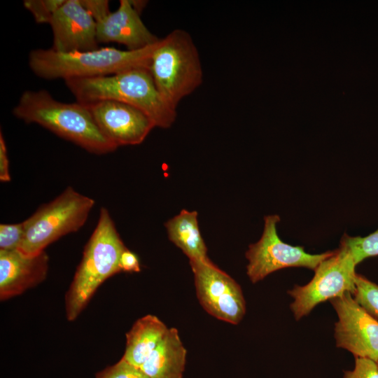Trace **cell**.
I'll use <instances>...</instances> for the list:
<instances>
[{
    "label": "cell",
    "instance_id": "obj_1",
    "mask_svg": "<svg viewBox=\"0 0 378 378\" xmlns=\"http://www.w3.org/2000/svg\"><path fill=\"white\" fill-rule=\"evenodd\" d=\"M27 123H36L90 153L104 155L117 147L100 131L87 106L64 103L46 90H26L13 109Z\"/></svg>",
    "mask_w": 378,
    "mask_h": 378
},
{
    "label": "cell",
    "instance_id": "obj_2",
    "mask_svg": "<svg viewBox=\"0 0 378 378\" xmlns=\"http://www.w3.org/2000/svg\"><path fill=\"white\" fill-rule=\"evenodd\" d=\"M64 81L78 102L112 100L125 103L144 112L155 127L169 128L176 120V109L160 95L149 69L137 68L109 76Z\"/></svg>",
    "mask_w": 378,
    "mask_h": 378
},
{
    "label": "cell",
    "instance_id": "obj_3",
    "mask_svg": "<svg viewBox=\"0 0 378 378\" xmlns=\"http://www.w3.org/2000/svg\"><path fill=\"white\" fill-rule=\"evenodd\" d=\"M158 41L136 50L112 47L71 52H59L52 48L35 49L29 55L28 64L36 76L48 80L90 78L137 68L150 69Z\"/></svg>",
    "mask_w": 378,
    "mask_h": 378
},
{
    "label": "cell",
    "instance_id": "obj_4",
    "mask_svg": "<svg viewBox=\"0 0 378 378\" xmlns=\"http://www.w3.org/2000/svg\"><path fill=\"white\" fill-rule=\"evenodd\" d=\"M126 248L109 211L102 207L97 225L65 295L68 321L77 318L106 279L122 272L120 259Z\"/></svg>",
    "mask_w": 378,
    "mask_h": 378
},
{
    "label": "cell",
    "instance_id": "obj_5",
    "mask_svg": "<svg viewBox=\"0 0 378 378\" xmlns=\"http://www.w3.org/2000/svg\"><path fill=\"white\" fill-rule=\"evenodd\" d=\"M150 71L160 95L176 109L178 103L202 83L200 54L190 34L176 29L160 38Z\"/></svg>",
    "mask_w": 378,
    "mask_h": 378
},
{
    "label": "cell",
    "instance_id": "obj_6",
    "mask_svg": "<svg viewBox=\"0 0 378 378\" xmlns=\"http://www.w3.org/2000/svg\"><path fill=\"white\" fill-rule=\"evenodd\" d=\"M94 203L92 198L67 187L24 220V234L18 251L24 255H36L62 237L77 232L85 223Z\"/></svg>",
    "mask_w": 378,
    "mask_h": 378
},
{
    "label": "cell",
    "instance_id": "obj_7",
    "mask_svg": "<svg viewBox=\"0 0 378 378\" xmlns=\"http://www.w3.org/2000/svg\"><path fill=\"white\" fill-rule=\"evenodd\" d=\"M356 264L349 250L340 244L314 270L312 280L288 290L293 299L290 308L296 320L308 315L318 304L356 290Z\"/></svg>",
    "mask_w": 378,
    "mask_h": 378
},
{
    "label": "cell",
    "instance_id": "obj_8",
    "mask_svg": "<svg viewBox=\"0 0 378 378\" xmlns=\"http://www.w3.org/2000/svg\"><path fill=\"white\" fill-rule=\"evenodd\" d=\"M279 221L280 216L278 215L265 216L260 239L250 244L245 253L248 260L246 274L253 284L284 268L306 267L314 271L323 260L334 252L328 251L320 254H311L307 253L302 246H295L284 242L276 230Z\"/></svg>",
    "mask_w": 378,
    "mask_h": 378
},
{
    "label": "cell",
    "instance_id": "obj_9",
    "mask_svg": "<svg viewBox=\"0 0 378 378\" xmlns=\"http://www.w3.org/2000/svg\"><path fill=\"white\" fill-rule=\"evenodd\" d=\"M190 265L197 296L204 309L219 320L238 324L246 313L240 286L209 258Z\"/></svg>",
    "mask_w": 378,
    "mask_h": 378
},
{
    "label": "cell",
    "instance_id": "obj_10",
    "mask_svg": "<svg viewBox=\"0 0 378 378\" xmlns=\"http://www.w3.org/2000/svg\"><path fill=\"white\" fill-rule=\"evenodd\" d=\"M338 321L335 324L336 346L354 356L378 362V320L371 316L350 293L330 300Z\"/></svg>",
    "mask_w": 378,
    "mask_h": 378
},
{
    "label": "cell",
    "instance_id": "obj_11",
    "mask_svg": "<svg viewBox=\"0 0 378 378\" xmlns=\"http://www.w3.org/2000/svg\"><path fill=\"white\" fill-rule=\"evenodd\" d=\"M84 104L102 133L117 148L140 144L155 127L144 112L125 103L101 100Z\"/></svg>",
    "mask_w": 378,
    "mask_h": 378
},
{
    "label": "cell",
    "instance_id": "obj_12",
    "mask_svg": "<svg viewBox=\"0 0 378 378\" xmlns=\"http://www.w3.org/2000/svg\"><path fill=\"white\" fill-rule=\"evenodd\" d=\"M49 24L53 35L52 50L71 52L98 48L97 22L80 0H66Z\"/></svg>",
    "mask_w": 378,
    "mask_h": 378
},
{
    "label": "cell",
    "instance_id": "obj_13",
    "mask_svg": "<svg viewBox=\"0 0 378 378\" xmlns=\"http://www.w3.org/2000/svg\"><path fill=\"white\" fill-rule=\"evenodd\" d=\"M99 43L115 42L136 50L155 44L160 38L153 34L141 19L132 1L120 0L118 9L97 22Z\"/></svg>",
    "mask_w": 378,
    "mask_h": 378
},
{
    "label": "cell",
    "instance_id": "obj_14",
    "mask_svg": "<svg viewBox=\"0 0 378 378\" xmlns=\"http://www.w3.org/2000/svg\"><path fill=\"white\" fill-rule=\"evenodd\" d=\"M49 257L43 251L27 256L18 250H0V299L23 293L43 281L48 272Z\"/></svg>",
    "mask_w": 378,
    "mask_h": 378
},
{
    "label": "cell",
    "instance_id": "obj_15",
    "mask_svg": "<svg viewBox=\"0 0 378 378\" xmlns=\"http://www.w3.org/2000/svg\"><path fill=\"white\" fill-rule=\"evenodd\" d=\"M169 328L156 316L147 314L137 319L126 334V346L121 359L140 368L163 341Z\"/></svg>",
    "mask_w": 378,
    "mask_h": 378
},
{
    "label": "cell",
    "instance_id": "obj_16",
    "mask_svg": "<svg viewBox=\"0 0 378 378\" xmlns=\"http://www.w3.org/2000/svg\"><path fill=\"white\" fill-rule=\"evenodd\" d=\"M186 354L178 330L172 328L139 368L148 378H183Z\"/></svg>",
    "mask_w": 378,
    "mask_h": 378
},
{
    "label": "cell",
    "instance_id": "obj_17",
    "mask_svg": "<svg viewBox=\"0 0 378 378\" xmlns=\"http://www.w3.org/2000/svg\"><path fill=\"white\" fill-rule=\"evenodd\" d=\"M197 212L183 209L165 223L169 240L189 258L190 263L207 258V248L198 225Z\"/></svg>",
    "mask_w": 378,
    "mask_h": 378
},
{
    "label": "cell",
    "instance_id": "obj_18",
    "mask_svg": "<svg viewBox=\"0 0 378 378\" xmlns=\"http://www.w3.org/2000/svg\"><path fill=\"white\" fill-rule=\"evenodd\" d=\"M340 244L350 252L356 265L363 260L378 255V229L365 237L344 234Z\"/></svg>",
    "mask_w": 378,
    "mask_h": 378
},
{
    "label": "cell",
    "instance_id": "obj_19",
    "mask_svg": "<svg viewBox=\"0 0 378 378\" xmlns=\"http://www.w3.org/2000/svg\"><path fill=\"white\" fill-rule=\"evenodd\" d=\"M356 290L352 295L355 300L371 316L378 320V284L357 274Z\"/></svg>",
    "mask_w": 378,
    "mask_h": 378
},
{
    "label": "cell",
    "instance_id": "obj_20",
    "mask_svg": "<svg viewBox=\"0 0 378 378\" xmlns=\"http://www.w3.org/2000/svg\"><path fill=\"white\" fill-rule=\"evenodd\" d=\"M66 0H25L24 7L34 16L38 23H50L55 12Z\"/></svg>",
    "mask_w": 378,
    "mask_h": 378
},
{
    "label": "cell",
    "instance_id": "obj_21",
    "mask_svg": "<svg viewBox=\"0 0 378 378\" xmlns=\"http://www.w3.org/2000/svg\"><path fill=\"white\" fill-rule=\"evenodd\" d=\"M24 221L14 224L0 225V250H18L24 234Z\"/></svg>",
    "mask_w": 378,
    "mask_h": 378
},
{
    "label": "cell",
    "instance_id": "obj_22",
    "mask_svg": "<svg viewBox=\"0 0 378 378\" xmlns=\"http://www.w3.org/2000/svg\"><path fill=\"white\" fill-rule=\"evenodd\" d=\"M95 378H148L139 368L120 359L116 363L98 372Z\"/></svg>",
    "mask_w": 378,
    "mask_h": 378
},
{
    "label": "cell",
    "instance_id": "obj_23",
    "mask_svg": "<svg viewBox=\"0 0 378 378\" xmlns=\"http://www.w3.org/2000/svg\"><path fill=\"white\" fill-rule=\"evenodd\" d=\"M343 378H378L377 362L367 358H355L352 370H345Z\"/></svg>",
    "mask_w": 378,
    "mask_h": 378
},
{
    "label": "cell",
    "instance_id": "obj_24",
    "mask_svg": "<svg viewBox=\"0 0 378 378\" xmlns=\"http://www.w3.org/2000/svg\"><path fill=\"white\" fill-rule=\"evenodd\" d=\"M80 3L96 22L102 19L111 12L109 10V2L106 0H80Z\"/></svg>",
    "mask_w": 378,
    "mask_h": 378
},
{
    "label": "cell",
    "instance_id": "obj_25",
    "mask_svg": "<svg viewBox=\"0 0 378 378\" xmlns=\"http://www.w3.org/2000/svg\"><path fill=\"white\" fill-rule=\"evenodd\" d=\"M0 181L4 183L10 181L8 151L1 131L0 132Z\"/></svg>",
    "mask_w": 378,
    "mask_h": 378
},
{
    "label": "cell",
    "instance_id": "obj_26",
    "mask_svg": "<svg viewBox=\"0 0 378 378\" xmlns=\"http://www.w3.org/2000/svg\"><path fill=\"white\" fill-rule=\"evenodd\" d=\"M120 266L122 272H138L140 271V264L137 255L127 248L120 256Z\"/></svg>",
    "mask_w": 378,
    "mask_h": 378
},
{
    "label": "cell",
    "instance_id": "obj_27",
    "mask_svg": "<svg viewBox=\"0 0 378 378\" xmlns=\"http://www.w3.org/2000/svg\"><path fill=\"white\" fill-rule=\"evenodd\" d=\"M377 363H378V362H377Z\"/></svg>",
    "mask_w": 378,
    "mask_h": 378
}]
</instances>
